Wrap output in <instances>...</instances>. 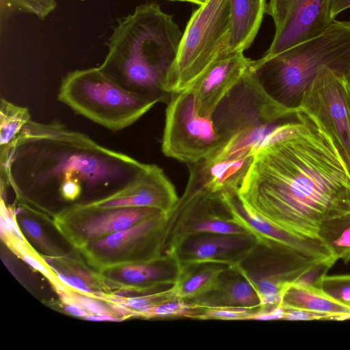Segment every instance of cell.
<instances>
[{
	"mask_svg": "<svg viewBox=\"0 0 350 350\" xmlns=\"http://www.w3.org/2000/svg\"><path fill=\"white\" fill-rule=\"evenodd\" d=\"M148 164L106 148L57 122L29 120L0 147L1 189L40 206L53 198L74 204L104 198L133 180Z\"/></svg>",
	"mask_w": 350,
	"mask_h": 350,
	"instance_id": "obj_2",
	"label": "cell"
},
{
	"mask_svg": "<svg viewBox=\"0 0 350 350\" xmlns=\"http://www.w3.org/2000/svg\"><path fill=\"white\" fill-rule=\"evenodd\" d=\"M329 315L306 310L284 308V320L329 319Z\"/></svg>",
	"mask_w": 350,
	"mask_h": 350,
	"instance_id": "obj_34",
	"label": "cell"
},
{
	"mask_svg": "<svg viewBox=\"0 0 350 350\" xmlns=\"http://www.w3.org/2000/svg\"><path fill=\"white\" fill-rule=\"evenodd\" d=\"M221 197L232 221L252 235L258 243L285 246L314 260L332 256L329 249L319 237L293 233L258 214L240 197L238 189L226 192Z\"/></svg>",
	"mask_w": 350,
	"mask_h": 350,
	"instance_id": "obj_14",
	"label": "cell"
},
{
	"mask_svg": "<svg viewBox=\"0 0 350 350\" xmlns=\"http://www.w3.org/2000/svg\"><path fill=\"white\" fill-rule=\"evenodd\" d=\"M55 0H0L1 19L14 13L33 14L44 21L57 8Z\"/></svg>",
	"mask_w": 350,
	"mask_h": 350,
	"instance_id": "obj_27",
	"label": "cell"
},
{
	"mask_svg": "<svg viewBox=\"0 0 350 350\" xmlns=\"http://www.w3.org/2000/svg\"><path fill=\"white\" fill-rule=\"evenodd\" d=\"M183 36L173 16L155 2L137 6L118 20L99 68L126 91L157 103L168 94L163 89Z\"/></svg>",
	"mask_w": 350,
	"mask_h": 350,
	"instance_id": "obj_3",
	"label": "cell"
},
{
	"mask_svg": "<svg viewBox=\"0 0 350 350\" xmlns=\"http://www.w3.org/2000/svg\"><path fill=\"white\" fill-rule=\"evenodd\" d=\"M189 301L202 308L259 309L261 307L260 299L254 286L232 266L221 273L212 291Z\"/></svg>",
	"mask_w": 350,
	"mask_h": 350,
	"instance_id": "obj_21",
	"label": "cell"
},
{
	"mask_svg": "<svg viewBox=\"0 0 350 350\" xmlns=\"http://www.w3.org/2000/svg\"><path fill=\"white\" fill-rule=\"evenodd\" d=\"M325 67L350 77V21L335 19L321 35L252 60L251 65L267 94L294 111L299 109L304 92Z\"/></svg>",
	"mask_w": 350,
	"mask_h": 350,
	"instance_id": "obj_4",
	"label": "cell"
},
{
	"mask_svg": "<svg viewBox=\"0 0 350 350\" xmlns=\"http://www.w3.org/2000/svg\"><path fill=\"white\" fill-rule=\"evenodd\" d=\"M113 280L141 290H164L171 288L180 271L176 257L165 254L153 260L114 266Z\"/></svg>",
	"mask_w": 350,
	"mask_h": 350,
	"instance_id": "obj_20",
	"label": "cell"
},
{
	"mask_svg": "<svg viewBox=\"0 0 350 350\" xmlns=\"http://www.w3.org/2000/svg\"><path fill=\"white\" fill-rule=\"evenodd\" d=\"M282 306L284 308L306 310L325 314L329 319L350 314V306L339 303L328 297L319 288L291 284L285 291Z\"/></svg>",
	"mask_w": 350,
	"mask_h": 350,
	"instance_id": "obj_24",
	"label": "cell"
},
{
	"mask_svg": "<svg viewBox=\"0 0 350 350\" xmlns=\"http://www.w3.org/2000/svg\"><path fill=\"white\" fill-rule=\"evenodd\" d=\"M83 319L92 321H121L122 319L108 313L88 314Z\"/></svg>",
	"mask_w": 350,
	"mask_h": 350,
	"instance_id": "obj_39",
	"label": "cell"
},
{
	"mask_svg": "<svg viewBox=\"0 0 350 350\" xmlns=\"http://www.w3.org/2000/svg\"><path fill=\"white\" fill-rule=\"evenodd\" d=\"M198 233L249 234L232 221L221 196L198 193L178 198L167 218L165 254L180 239Z\"/></svg>",
	"mask_w": 350,
	"mask_h": 350,
	"instance_id": "obj_12",
	"label": "cell"
},
{
	"mask_svg": "<svg viewBox=\"0 0 350 350\" xmlns=\"http://www.w3.org/2000/svg\"><path fill=\"white\" fill-rule=\"evenodd\" d=\"M162 212L149 207L96 208L80 204L65 208L61 212V218L76 221L72 228L74 234L85 246Z\"/></svg>",
	"mask_w": 350,
	"mask_h": 350,
	"instance_id": "obj_17",
	"label": "cell"
},
{
	"mask_svg": "<svg viewBox=\"0 0 350 350\" xmlns=\"http://www.w3.org/2000/svg\"><path fill=\"white\" fill-rule=\"evenodd\" d=\"M266 0H230L231 51L244 52L251 46L267 9Z\"/></svg>",
	"mask_w": 350,
	"mask_h": 350,
	"instance_id": "obj_22",
	"label": "cell"
},
{
	"mask_svg": "<svg viewBox=\"0 0 350 350\" xmlns=\"http://www.w3.org/2000/svg\"><path fill=\"white\" fill-rule=\"evenodd\" d=\"M253 159L254 156L222 161L204 159L187 164L189 177L180 198H187L198 193L221 196L239 189Z\"/></svg>",
	"mask_w": 350,
	"mask_h": 350,
	"instance_id": "obj_19",
	"label": "cell"
},
{
	"mask_svg": "<svg viewBox=\"0 0 350 350\" xmlns=\"http://www.w3.org/2000/svg\"><path fill=\"white\" fill-rule=\"evenodd\" d=\"M318 288L334 300L350 306V275H324Z\"/></svg>",
	"mask_w": 350,
	"mask_h": 350,
	"instance_id": "obj_28",
	"label": "cell"
},
{
	"mask_svg": "<svg viewBox=\"0 0 350 350\" xmlns=\"http://www.w3.org/2000/svg\"><path fill=\"white\" fill-rule=\"evenodd\" d=\"M349 77L327 67L322 68L304 92L299 109L321 123L350 171Z\"/></svg>",
	"mask_w": 350,
	"mask_h": 350,
	"instance_id": "obj_10",
	"label": "cell"
},
{
	"mask_svg": "<svg viewBox=\"0 0 350 350\" xmlns=\"http://www.w3.org/2000/svg\"><path fill=\"white\" fill-rule=\"evenodd\" d=\"M336 262L332 256L320 259L314 262L293 283L301 286L318 288L321 279Z\"/></svg>",
	"mask_w": 350,
	"mask_h": 350,
	"instance_id": "obj_29",
	"label": "cell"
},
{
	"mask_svg": "<svg viewBox=\"0 0 350 350\" xmlns=\"http://www.w3.org/2000/svg\"><path fill=\"white\" fill-rule=\"evenodd\" d=\"M230 0H208L191 16L176 59L163 85L167 94L190 89L221 56L230 51Z\"/></svg>",
	"mask_w": 350,
	"mask_h": 350,
	"instance_id": "obj_7",
	"label": "cell"
},
{
	"mask_svg": "<svg viewBox=\"0 0 350 350\" xmlns=\"http://www.w3.org/2000/svg\"><path fill=\"white\" fill-rule=\"evenodd\" d=\"M347 95H348V105L350 113V77L347 82Z\"/></svg>",
	"mask_w": 350,
	"mask_h": 350,
	"instance_id": "obj_41",
	"label": "cell"
},
{
	"mask_svg": "<svg viewBox=\"0 0 350 350\" xmlns=\"http://www.w3.org/2000/svg\"><path fill=\"white\" fill-rule=\"evenodd\" d=\"M57 98L75 113L113 131L131 126L157 103L126 91L99 67L68 72Z\"/></svg>",
	"mask_w": 350,
	"mask_h": 350,
	"instance_id": "obj_6",
	"label": "cell"
},
{
	"mask_svg": "<svg viewBox=\"0 0 350 350\" xmlns=\"http://www.w3.org/2000/svg\"><path fill=\"white\" fill-rule=\"evenodd\" d=\"M178 200L175 187L163 170L156 165L148 164L121 189L84 205L96 208L149 207L168 215Z\"/></svg>",
	"mask_w": 350,
	"mask_h": 350,
	"instance_id": "obj_16",
	"label": "cell"
},
{
	"mask_svg": "<svg viewBox=\"0 0 350 350\" xmlns=\"http://www.w3.org/2000/svg\"><path fill=\"white\" fill-rule=\"evenodd\" d=\"M24 261L35 270L38 271L47 277H50V272L46 267L35 256L31 254L26 252L25 250L21 252Z\"/></svg>",
	"mask_w": 350,
	"mask_h": 350,
	"instance_id": "obj_36",
	"label": "cell"
},
{
	"mask_svg": "<svg viewBox=\"0 0 350 350\" xmlns=\"http://www.w3.org/2000/svg\"><path fill=\"white\" fill-rule=\"evenodd\" d=\"M296 113L267 94L250 66L211 117L224 145L210 159L222 161L254 156L273 140L279 126Z\"/></svg>",
	"mask_w": 350,
	"mask_h": 350,
	"instance_id": "obj_5",
	"label": "cell"
},
{
	"mask_svg": "<svg viewBox=\"0 0 350 350\" xmlns=\"http://www.w3.org/2000/svg\"><path fill=\"white\" fill-rule=\"evenodd\" d=\"M167 214L160 213L129 228L116 232L91 242L85 249L94 262L117 266L120 258L133 252L142 254L147 260L165 254V226Z\"/></svg>",
	"mask_w": 350,
	"mask_h": 350,
	"instance_id": "obj_13",
	"label": "cell"
},
{
	"mask_svg": "<svg viewBox=\"0 0 350 350\" xmlns=\"http://www.w3.org/2000/svg\"><path fill=\"white\" fill-rule=\"evenodd\" d=\"M259 309L236 307L202 308L198 319L250 320V317Z\"/></svg>",
	"mask_w": 350,
	"mask_h": 350,
	"instance_id": "obj_30",
	"label": "cell"
},
{
	"mask_svg": "<svg viewBox=\"0 0 350 350\" xmlns=\"http://www.w3.org/2000/svg\"><path fill=\"white\" fill-rule=\"evenodd\" d=\"M350 8V0H330L329 14L333 20L342 12Z\"/></svg>",
	"mask_w": 350,
	"mask_h": 350,
	"instance_id": "obj_37",
	"label": "cell"
},
{
	"mask_svg": "<svg viewBox=\"0 0 350 350\" xmlns=\"http://www.w3.org/2000/svg\"><path fill=\"white\" fill-rule=\"evenodd\" d=\"M31 120L27 107L1 98L0 102V147L10 144Z\"/></svg>",
	"mask_w": 350,
	"mask_h": 350,
	"instance_id": "obj_26",
	"label": "cell"
},
{
	"mask_svg": "<svg viewBox=\"0 0 350 350\" xmlns=\"http://www.w3.org/2000/svg\"><path fill=\"white\" fill-rule=\"evenodd\" d=\"M238 193L273 224L318 237L321 222L350 213V171L321 123L299 109L254 154Z\"/></svg>",
	"mask_w": 350,
	"mask_h": 350,
	"instance_id": "obj_1",
	"label": "cell"
},
{
	"mask_svg": "<svg viewBox=\"0 0 350 350\" xmlns=\"http://www.w3.org/2000/svg\"><path fill=\"white\" fill-rule=\"evenodd\" d=\"M58 281L69 289L81 293L93 295L96 293L90 282L88 273L81 271L80 273H68L57 272Z\"/></svg>",
	"mask_w": 350,
	"mask_h": 350,
	"instance_id": "obj_32",
	"label": "cell"
},
{
	"mask_svg": "<svg viewBox=\"0 0 350 350\" xmlns=\"http://www.w3.org/2000/svg\"><path fill=\"white\" fill-rule=\"evenodd\" d=\"M170 1H178L190 2V3H196V4H197V5H198L200 6V5L204 4L208 0H170Z\"/></svg>",
	"mask_w": 350,
	"mask_h": 350,
	"instance_id": "obj_40",
	"label": "cell"
},
{
	"mask_svg": "<svg viewBox=\"0 0 350 350\" xmlns=\"http://www.w3.org/2000/svg\"><path fill=\"white\" fill-rule=\"evenodd\" d=\"M256 243L250 234L198 233L180 239L166 254L174 255L180 267L204 262L232 266L243 260Z\"/></svg>",
	"mask_w": 350,
	"mask_h": 350,
	"instance_id": "obj_15",
	"label": "cell"
},
{
	"mask_svg": "<svg viewBox=\"0 0 350 350\" xmlns=\"http://www.w3.org/2000/svg\"><path fill=\"white\" fill-rule=\"evenodd\" d=\"M64 308L66 312L76 317L83 319L89 314L83 307L75 302H65Z\"/></svg>",
	"mask_w": 350,
	"mask_h": 350,
	"instance_id": "obj_38",
	"label": "cell"
},
{
	"mask_svg": "<svg viewBox=\"0 0 350 350\" xmlns=\"http://www.w3.org/2000/svg\"><path fill=\"white\" fill-rule=\"evenodd\" d=\"M252 63V60L243 52L230 50L200 76L190 89L201 116L212 117L219 103L237 84Z\"/></svg>",
	"mask_w": 350,
	"mask_h": 350,
	"instance_id": "obj_18",
	"label": "cell"
},
{
	"mask_svg": "<svg viewBox=\"0 0 350 350\" xmlns=\"http://www.w3.org/2000/svg\"><path fill=\"white\" fill-rule=\"evenodd\" d=\"M317 237L336 260L350 261V213L321 222Z\"/></svg>",
	"mask_w": 350,
	"mask_h": 350,
	"instance_id": "obj_25",
	"label": "cell"
},
{
	"mask_svg": "<svg viewBox=\"0 0 350 350\" xmlns=\"http://www.w3.org/2000/svg\"><path fill=\"white\" fill-rule=\"evenodd\" d=\"M224 145L212 118L200 114L191 89L171 94L161 143L166 157L196 163L213 157Z\"/></svg>",
	"mask_w": 350,
	"mask_h": 350,
	"instance_id": "obj_8",
	"label": "cell"
},
{
	"mask_svg": "<svg viewBox=\"0 0 350 350\" xmlns=\"http://www.w3.org/2000/svg\"><path fill=\"white\" fill-rule=\"evenodd\" d=\"M330 0H269L275 34L263 56L276 55L323 33L333 23Z\"/></svg>",
	"mask_w": 350,
	"mask_h": 350,
	"instance_id": "obj_11",
	"label": "cell"
},
{
	"mask_svg": "<svg viewBox=\"0 0 350 350\" xmlns=\"http://www.w3.org/2000/svg\"><path fill=\"white\" fill-rule=\"evenodd\" d=\"M24 232L39 245L47 248V241L44 236L40 225L34 219L29 217H23L20 220Z\"/></svg>",
	"mask_w": 350,
	"mask_h": 350,
	"instance_id": "obj_33",
	"label": "cell"
},
{
	"mask_svg": "<svg viewBox=\"0 0 350 350\" xmlns=\"http://www.w3.org/2000/svg\"><path fill=\"white\" fill-rule=\"evenodd\" d=\"M60 295L65 297V299L70 300L83 307L89 314L108 313L113 314V311L108 306L99 301L93 295L81 293L75 291L69 293L60 289Z\"/></svg>",
	"mask_w": 350,
	"mask_h": 350,
	"instance_id": "obj_31",
	"label": "cell"
},
{
	"mask_svg": "<svg viewBox=\"0 0 350 350\" xmlns=\"http://www.w3.org/2000/svg\"><path fill=\"white\" fill-rule=\"evenodd\" d=\"M230 266L204 262L180 267V271L172 291L176 298L191 300L200 297L217 285L221 273Z\"/></svg>",
	"mask_w": 350,
	"mask_h": 350,
	"instance_id": "obj_23",
	"label": "cell"
},
{
	"mask_svg": "<svg viewBox=\"0 0 350 350\" xmlns=\"http://www.w3.org/2000/svg\"><path fill=\"white\" fill-rule=\"evenodd\" d=\"M284 312V308L281 305L276 308L271 310L260 312L258 311L254 313L250 318V320H272L282 319Z\"/></svg>",
	"mask_w": 350,
	"mask_h": 350,
	"instance_id": "obj_35",
	"label": "cell"
},
{
	"mask_svg": "<svg viewBox=\"0 0 350 350\" xmlns=\"http://www.w3.org/2000/svg\"><path fill=\"white\" fill-rule=\"evenodd\" d=\"M317 260L285 246L257 242L232 267L254 286L261 301L258 311L264 312L281 306L286 288Z\"/></svg>",
	"mask_w": 350,
	"mask_h": 350,
	"instance_id": "obj_9",
	"label": "cell"
}]
</instances>
